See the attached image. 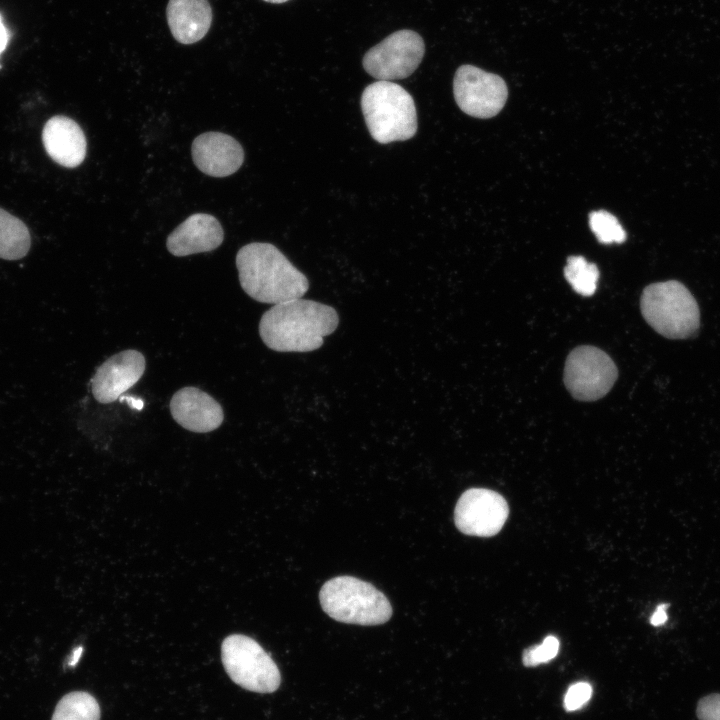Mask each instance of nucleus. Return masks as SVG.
<instances>
[{
	"instance_id": "nucleus-1",
	"label": "nucleus",
	"mask_w": 720,
	"mask_h": 720,
	"mask_svg": "<svg viewBox=\"0 0 720 720\" xmlns=\"http://www.w3.org/2000/svg\"><path fill=\"white\" fill-rule=\"evenodd\" d=\"M339 324L336 310L326 304L293 299L273 305L259 322L264 344L277 352H309L320 348L324 337Z\"/></svg>"
},
{
	"instance_id": "nucleus-2",
	"label": "nucleus",
	"mask_w": 720,
	"mask_h": 720,
	"mask_svg": "<svg viewBox=\"0 0 720 720\" xmlns=\"http://www.w3.org/2000/svg\"><path fill=\"white\" fill-rule=\"evenodd\" d=\"M239 282L252 299L269 304L301 298L309 288L307 277L270 243L253 242L236 255Z\"/></svg>"
},
{
	"instance_id": "nucleus-3",
	"label": "nucleus",
	"mask_w": 720,
	"mask_h": 720,
	"mask_svg": "<svg viewBox=\"0 0 720 720\" xmlns=\"http://www.w3.org/2000/svg\"><path fill=\"white\" fill-rule=\"evenodd\" d=\"M361 109L370 135L380 144L408 140L417 132L414 100L392 81L368 85L361 96Z\"/></svg>"
},
{
	"instance_id": "nucleus-4",
	"label": "nucleus",
	"mask_w": 720,
	"mask_h": 720,
	"mask_svg": "<svg viewBox=\"0 0 720 720\" xmlns=\"http://www.w3.org/2000/svg\"><path fill=\"white\" fill-rule=\"evenodd\" d=\"M319 599L324 612L343 623L379 625L392 615L391 604L381 591L352 576H338L325 582Z\"/></svg>"
},
{
	"instance_id": "nucleus-5",
	"label": "nucleus",
	"mask_w": 720,
	"mask_h": 720,
	"mask_svg": "<svg viewBox=\"0 0 720 720\" xmlns=\"http://www.w3.org/2000/svg\"><path fill=\"white\" fill-rule=\"evenodd\" d=\"M640 308L645 321L666 338H689L700 326L696 300L676 280L648 285L642 292Z\"/></svg>"
},
{
	"instance_id": "nucleus-6",
	"label": "nucleus",
	"mask_w": 720,
	"mask_h": 720,
	"mask_svg": "<svg viewBox=\"0 0 720 720\" xmlns=\"http://www.w3.org/2000/svg\"><path fill=\"white\" fill-rule=\"evenodd\" d=\"M221 658L230 679L248 691L272 693L281 675L270 655L254 639L232 634L221 645Z\"/></svg>"
},
{
	"instance_id": "nucleus-7",
	"label": "nucleus",
	"mask_w": 720,
	"mask_h": 720,
	"mask_svg": "<svg viewBox=\"0 0 720 720\" xmlns=\"http://www.w3.org/2000/svg\"><path fill=\"white\" fill-rule=\"evenodd\" d=\"M618 376L615 363L597 347L582 345L567 356L564 383L570 394L580 401H595L604 397Z\"/></svg>"
},
{
	"instance_id": "nucleus-8",
	"label": "nucleus",
	"mask_w": 720,
	"mask_h": 720,
	"mask_svg": "<svg viewBox=\"0 0 720 720\" xmlns=\"http://www.w3.org/2000/svg\"><path fill=\"white\" fill-rule=\"evenodd\" d=\"M425 54L423 38L415 31L398 30L370 48L362 59L364 70L377 80L409 77Z\"/></svg>"
},
{
	"instance_id": "nucleus-9",
	"label": "nucleus",
	"mask_w": 720,
	"mask_h": 720,
	"mask_svg": "<svg viewBox=\"0 0 720 720\" xmlns=\"http://www.w3.org/2000/svg\"><path fill=\"white\" fill-rule=\"evenodd\" d=\"M453 92L464 113L482 119L497 115L508 96L507 85L500 76L469 64L456 70Z\"/></svg>"
},
{
	"instance_id": "nucleus-10",
	"label": "nucleus",
	"mask_w": 720,
	"mask_h": 720,
	"mask_svg": "<svg viewBox=\"0 0 720 720\" xmlns=\"http://www.w3.org/2000/svg\"><path fill=\"white\" fill-rule=\"evenodd\" d=\"M508 513V504L499 493L485 488H471L458 499L454 521L464 534L490 537L501 530Z\"/></svg>"
},
{
	"instance_id": "nucleus-11",
	"label": "nucleus",
	"mask_w": 720,
	"mask_h": 720,
	"mask_svg": "<svg viewBox=\"0 0 720 720\" xmlns=\"http://www.w3.org/2000/svg\"><path fill=\"white\" fill-rule=\"evenodd\" d=\"M145 366V358L137 350H124L111 356L97 368L91 380L94 398L103 404L116 401L139 381Z\"/></svg>"
},
{
	"instance_id": "nucleus-12",
	"label": "nucleus",
	"mask_w": 720,
	"mask_h": 720,
	"mask_svg": "<svg viewBox=\"0 0 720 720\" xmlns=\"http://www.w3.org/2000/svg\"><path fill=\"white\" fill-rule=\"evenodd\" d=\"M196 167L212 177H227L242 165L244 151L240 143L221 132H206L197 136L191 146Z\"/></svg>"
},
{
	"instance_id": "nucleus-13",
	"label": "nucleus",
	"mask_w": 720,
	"mask_h": 720,
	"mask_svg": "<svg viewBox=\"0 0 720 720\" xmlns=\"http://www.w3.org/2000/svg\"><path fill=\"white\" fill-rule=\"evenodd\" d=\"M173 419L184 429L211 432L222 424L224 412L211 395L196 387H183L176 391L169 404Z\"/></svg>"
},
{
	"instance_id": "nucleus-14",
	"label": "nucleus",
	"mask_w": 720,
	"mask_h": 720,
	"mask_svg": "<svg viewBox=\"0 0 720 720\" xmlns=\"http://www.w3.org/2000/svg\"><path fill=\"white\" fill-rule=\"evenodd\" d=\"M223 239L222 226L214 216L196 213L173 230L167 237L166 246L174 256L183 257L213 251Z\"/></svg>"
},
{
	"instance_id": "nucleus-15",
	"label": "nucleus",
	"mask_w": 720,
	"mask_h": 720,
	"mask_svg": "<svg viewBox=\"0 0 720 720\" xmlns=\"http://www.w3.org/2000/svg\"><path fill=\"white\" fill-rule=\"evenodd\" d=\"M42 141L49 157L61 166H79L86 156L87 142L83 130L71 118L57 115L44 125Z\"/></svg>"
},
{
	"instance_id": "nucleus-16",
	"label": "nucleus",
	"mask_w": 720,
	"mask_h": 720,
	"mask_svg": "<svg viewBox=\"0 0 720 720\" xmlns=\"http://www.w3.org/2000/svg\"><path fill=\"white\" fill-rule=\"evenodd\" d=\"M167 21L178 42L193 44L207 34L212 10L207 0H169Z\"/></svg>"
},
{
	"instance_id": "nucleus-17",
	"label": "nucleus",
	"mask_w": 720,
	"mask_h": 720,
	"mask_svg": "<svg viewBox=\"0 0 720 720\" xmlns=\"http://www.w3.org/2000/svg\"><path fill=\"white\" fill-rule=\"evenodd\" d=\"M30 246L31 237L24 222L0 208V258L21 259L26 256Z\"/></svg>"
},
{
	"instance_id": "nucleus-18",
	"label": "nucleus",
	"mask_w": 720,
	"mask_h": 720,
	"mask_svg": "<svg viewBox=\"0 0 720 720\" xmlns=\"http://www.w3.org/2000/svg\"><path fill=\"white\" fill-rule=\"evenodd\" d=\"M97 700L84 691L64 695L57 703L51 720H100Z\"/></svg>"
},
{
	"instance_id": "nucleus-19",
	"label": "nucleus",
	"mask_w": 720,
	"mask_h": 720,
	"mask_svg": "<svg viewBox=\"0 0 720 720\" xmlns=\"http://www.w3.org/2000/svg\"><path fill=\"white\" fill-rule=\"evenodd\" d=\"M564 276L575 292L591 296L597 288L599 270L582 256H570L564 267Z\"/></svg>"
},
{
	"instance_id": "nucleus-20",
	"label": "nucleus",
	"mask_w": 720,
	"mask_h": 720,
	"mask_svg": "<svg viewBox=\"0 0 720 720\" xmlns=\"http://www.w3.org/2000/svg\"><path fill=\"white\" fill-rule=\"evenodd\" d=\"M589 225L598 241L602 244L622 243L626 238L625 230L618 219L608 211L591 212L589 214Z\"/></svg>"
},
{
	"instance_id": "nucleus-21",
	"label": "nucleus",
	"mask_w": 720,
	"mask_h": 720,
	"mask_svg": "<svg viewBox=\"0 0 720 720\" xmlns=\"http://www.w3.org/2000/svg\"><path fill=\"white\" fill-rule=\"evenodd\" d=\"M559 640L552 635L547 636L540 645L527 648L523 652L522 661L527 667L547 663L558 654Z\"/></svg>"
},
{
	"instance_id": "nucleus-22",
	"label": "nucleus",
	"mask_w": 720,
	"mask_h": 720,
	"mask_svg": "<svg viewBox=\"0 0 720 720\" xmlns=\"http://www.w3.org/2000/svg\"><path fill=\"white\" fill-rule=\"evenodd\" d=\"M592 695V687L587 682H577L571 685L564 697V708L575 711L585 705Z\"/></svg>"
},
{
	"instance_id": "nucleus-23",
	"label": "nucleus",
	"mask_w": 720,
	"mask_h": 720,
	"mask_svg": "<svg viewBox=\"0 0 720 720\" xmlns=\"http://www.w3.org/2000/svg\"><path fill=\"white\" fill-rule=\"evenodd\" d=\"M699 720H720V694L712 693L702 697L697 704Z\"/></svg>"
},
{
	"instance_id": "nucleus-24",
	"label": "nucleus",
	"mask_w": 720,
	"mask_h": 720,
	"mask_svg": "<svg viewBox=\"0 0 720 720\" xmlns=\"http://www.w3.org/2000/svg\"><path fill=\"white\" fill-rule=\"evenodd\" d=\"M669 607L668 604H660L657 606L655 612L652 614L650 618V623L653 626H660L664 624L667 620V614L666 610Z\"/></svg>"
},
{
	"instance_id": "nucleus-25",
	"label": "nucleus",
	"mask_w": 720,
	"mask_h": 720,
	"mask_svg": "<svg viewBox=\"0 0 720 720\" xmlns=\"http://www.w3.org/2000/svg\"><path fill=\"white\" fill-rule=\"evenodd\" d=\"M9 40L8 30L0 15V55L5 50Z\"/></svg>"
},
{
	"instance_id": "nucleus-26",
	"label": "nucleus",
	"mask_w": 720,
	"mask_h": 720,
	"mask_svg": "<svg viewBox=\"0 0 720 720\" xmlns=\"http://www.w3.org/2000/svg\"><path fill=\"white\" fill-rule=\"evenodd\" d=\"M82 651V647H78L75 651H73L70 660L68 661L69 666H74L79 661Z\"/></svg>"
},
{
	"instance_id": "nucleus-27",
	"label": "nucleus",
	"mask_w": 720,
	"mask_h": 720,
	"mask_svg": "<svg viewBox=\"0 0 720 720\" xmlns=\"http://www.w3.org/2000/svg\"><path fill=\"white\" fill-rule=\"evenodd\" d=\"M121 399H127L132 408L141 409L143 407V401L134 397H121Z\"/></svg>"
},
{
	"instance_id": "nucleus-28",
	"label": "nucleus",
	"mask_w": 720,
	"mask_h": 720,
	"mask_svg": "<svg viewBox=\"0 0 720 720\" xmlns=\"http://www.w3.org/2000/svg\"><path fill=\"white\" fill-rule=\"evenodd\" d=\"M264 1L269 2V3L279 4V3L287 2L288 0H264Z\"/></svg>"
}]
</instances>
